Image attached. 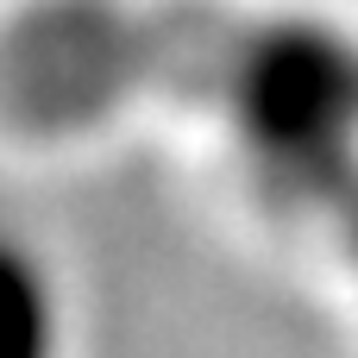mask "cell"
I'll return each instance as SVG.
<instances>
[{"mask_svg": "<svg viewBox=\"0 0 358 358\" xmlns=\"http://www.w3.org/2000/svg\"><path fill=\"white\" fill-rule=\"evenodd\" d=\"M0 358H63V302L31 245L0 233Z\"/></svg>", "mask_w": 358, "mask_h": 358, "instance_id": "2", "label": "cell"}, {"mask_svg": "<svg viewBox=\"0 0 358 358\" xmlns=\"http://www.w3.org/2000/svg\"><path fill=\"white\" fill-rule=\"evenodd\" d=\"M220 120L283 214L358 227V25L334 13H264L214 38Z\"/></svg>", "mask_w": 358, "mask_h": 358, "instance_id": "1", "label": "cell"}]
</instances>
